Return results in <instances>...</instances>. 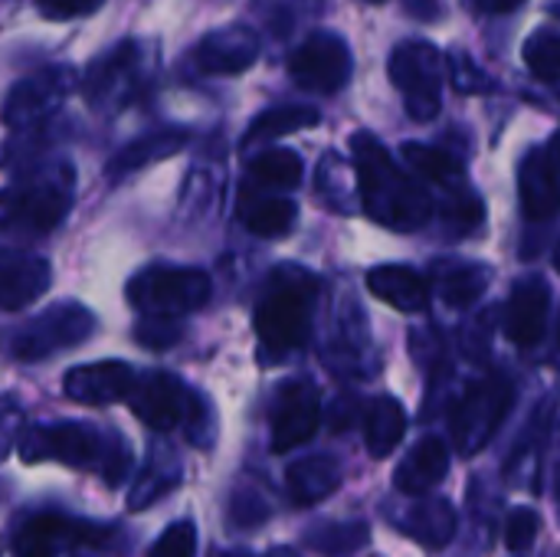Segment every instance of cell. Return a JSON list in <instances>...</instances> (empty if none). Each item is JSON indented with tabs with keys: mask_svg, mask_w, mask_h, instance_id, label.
<instances>
[{
	"mask_svg": "<svg viewBox=\"0 0 560 557\" xmlns=\"http://www.w3.org/2000/svg\"><path fill=\"white\" fill-rule=\"evenodd\" d=\"M322 420V397L312 381H289L272 404V453H289L308 443Z\"/></svg>",
	"mask_w": 560,
	"mask_h": 557,
	"instance_id": "cell-13",
	"label": "cell"
},
{
	"mask_svg": "<svg viewBox=\"0 0 560 557\" xmlns=\"http://www.w3.org/2000/svg\"><path fill=\"white\" fill-rule=\"evenodd\" d=\"M558 515H560V473H558Z\"/></svg>",
	"mask_w": 560,
	"mask_h": 557,
	"instance_id": "cell-46",
	"label": "cell"
},
{
	"mask_svg": "<svg viewBox=\"0 0 560 557\" xmlns=\"http://www.w3.org/2000/svg\"><path fill=\"white\" fill-rule=\"evenodd\" d=\"M551 13H555V16H558V20H560V0H558V3H555V7H551Z\"/></svg>",
	"mask_w": 560,
	"mask_h": 557,
	"instance_id": "cell-44",
	"label": "cell"
},
{
	"mask_svg": "<svg viewBox=\"0 0 560 557\" xmlns=\"http://www.w3.org/2000/svg\"><path fill=\"white\" fill-rule=\"evenodd\" d=\"M289 72L302 89L338 92L351 79V49L335 33H312L289 59Z\"/></svg>",
	"mask_w": 560,
	"mask_h": 557,
	"instance_id": "cell-12",
	"label": "cell"
},
{
	"mask_svg": "<svg viewBox=\"0 0 560 557\" xmlns=\"http://www.w3.org/2000/svg\"><path fill=\"white\" fill-rule=\"evenodd\" d=\"M368 289L397 312H423L430 302V286L420 272L407 266H377L368 272Z\"/></svg>",
	"mask_w": 560,
	"mask_h": 557,
	"instance_id": "cell-22",
	"label": "cell"
},
{
	"mask_svg": "<svg viewBox=\"0 0 560 557\" xmlns=\"http://www.w3.org/2000/svg\"><path fill=\"white\" fill-rule=\"evenodd\" d=\"M390 82L407 102L410 118L430 121L440 112V92H443V56L436 46L423 39L400 43L390 56Z\"/></svg>",
	"mask_w": 560,
	"mask_h": 557,
	"instance_id": "cell-9",
	"label": "cell"
},
{
	"mask_svg": "<svg viewBox=\"0 0 560 557\" xmlns=\"http://www.w3.org/2000/svg\"><path fill=\"white\" fill-rule=\"evenodd\" d=\"M230 512H233V525L240 529H259L269 519V506L256 492H236Z\"/></svg>",
	"mask_w": 560,
	"mask_h": 557,
	"instance_id": "cell-37",
	"label": "cell"
},
{
	"mask_svg": "<svg viewBox=\"0 0 560 557\" xmlns=\"http://www.w3.org/2000/svg\"><path fill=\"white\" fill-rule=\"evenodd\" d=\"M102 532L89 525H75L62 515H36L23 522L13 538L16 557H56L62 545H102Z\"/></svg>",
	"mask_w": 560,
	"mask_h": 557,
	"instance_id": "cell-17",
	"label": "cell"
},
{
	"mask_svg": "<svg viewBox=\"0 0 560 557\" xmlns=\"http://www.w3.org/2000/svg\"><path fill=\"white\" fill-rule=\"evenodd\" d=\"M243 223L256 236H282L295 227L299 207L285 197H259V200H243Z\"/></svg>",
	"mask_w": 560,
	"mask_h": 557,
	"instance_id": "cell-28",
	"label": "cell"
},
{
	"mask_svg": "<svg viewBox=\"0 0 560 557\" xmlns=\"http://www.w3.org/2000/svg\"><path fill=\"white\" fill-rule=\"evenodd\" d=\"M351 154H354L361 204L371 220L390 230H417L427 223L433 210L430 197L397 167V161L387 154L381 141L361 131L351 138Z\"/></svg>",
	"mask_w": 560,
	"mask_h": 557,
	"instance_id": "cell-1",
	"label": "cell"
},
{
	"mask_svg": "<svg viewBox=\"0 0 560 557\" xmlns=\"http://www.w3.org/2000/svg\"><path fill=\"white\" fill-rule=\"evenodd\" d=\"M20 460L23 463H62L72 469H102V476L108 473V483H118L125 466H128V453L121 450V443H108V437L89 423H49V427H30L20 437Z\"/></svg>",
	"mask_w": 560,
	"mask_h": 557,
	"instance_id": "cell-3",
	"label": "cell"
},
{
	"mask_svg": "<svg viewBox=\"0 0 560 557\" xmlns=\"http://www.w3.org/2000/svg\"><path fill=\"white\" fill-rule=\"evenodd\" d=\"M404 161H407L417 174H423V177H430V181H436V184H453V181L459 177L456 161H453L450 154L436 151V148H427V144H404Z\"/></svg>",
	"mask_w": 560,
	"mask_h": 557,
	"instance_id": "cell-33",
	"label": "cell"
},
{
	"mask_svg": "<svg viewBox=\"0 0 560 557\" xmlns=\"http://www.w3.org/2000/svg\"><path fill=\"white\" fill-rule=\"evenodd\" d=\"M446 473H450V446L440 437H427L397 466L394 486L404 496H427L430 489H436L446 479Z\"/></svg>",
	"mask_w": 560,
	"mask_h": 557,
	"instance_id": "cell-21",
	"label": "cell"
},
{
	"mask_svg": "<svg viewBox=\"0 0 560 557\" xmlns=\"http://www.w3.org/2000/svg\"><path fill=\"white\" fill-rule=\"evenodd\" d=\"M52 282V269L43 256L0 246V309L16 312L36 302Z\"/></svg>",
	"mask_w": 560,
	"mask_h": 557,
	"instance_id": "cell-15",
	"label": "cell"
},
{
	"mask_svg": "<svg viewBox=\"0 0 560 557\" xmlns=\"http://www.w3.org/2000/svg\"><path fill=\"white\" fill-rule=\"evenodd\" d=\"M318 121H322V115L315 108H305V105H279V108H269L259 118H253V125L246 128L243 151H249L256 144H266V141H276L282 135H292L299 128H312Z\"/></svg>",
	"mask_w": 560,
	"mask_h": 557,
	"instance_id": "cell-26",
	"label": "cell"
},
{
	"mask_svg": "<svg viewBox=\"0 0 560 557\" xmlns=\"http://www.w3.org/2000/svg\"><path fill=\"white\" fill-rule=\"evenodd\" d=\"M177 479H180V473H177V466H174V456H167L164 463L154 460V463L144 469V476L138 479V486L131 489L128 509H144V506H151L158 496L171 492V489L177 486Z\"/></svg>",
	"mask_w": 560,
	"mask_h": 557,
	"instance_id": "cell-31",
	"label": "cell"
},
{
	"mask_svg": "<svg viewBox=\"0 0 560 557\" xmlns=\"http://www.w3.org/2000/svg\"><path fill=\"white\" fill-rule=\"evenodd\" d=\"M72 167L52 164L0 190V230L13 236H43L56 230L72 207Z\"/></svg>",
	"mask_w": 560,
	"mask_h": 557,
	"instance_id": "cell-4",
	"label": "cell"
},
{
	"mask_svg": "<svg viewBox=\"0 0 560 557\" xmlns=\"http://www.w3.org/2000/svg\"><path fill=\"white\" fill-rule=\"evenodd\" d=\"M102 0H36L39 13L49 20H72L82 13H92Z\"/></svg>",
	"mask_w": 560,
	"mask_h": 557,
	"instance_id": "cell-39",
	"label": "cell"
},
{
	"mask_svg": "<svg viewBox=\"0 0 560 557\" xmlns=\"http://www.w3.org/2000/svg\"><path fill=\"white\" fill-rule=\"evenodd\" d=\"M515 401V391L505 378H482L476 381L456 404L453 410V443L463 456H476L486 450V443L495 437L502 427L509 407Z\"/></svg>",
	"mask_w": 560,
	"mask_h": 557,
	"instance_id": "cell-8",
	"label": "cell"
},
{
	"mask_svg": "<svg viewBox=\"0 0 560 557\" xmlns=\"http://www.w3.org/2000/svg\"><path fill=\"white\" fill-rule=\"evenodd\" d=\"M390 522L423 548H446L456 535V509L446 499H420L390 515Z\"/></svg>",
	"mask_w": 560,
	"mask_h": 557,
	"instance_id": "cell-19",
	"label": "cell"
},
{
	"mask_svg": "<svg viewBox=\"0 0 560 557\" xmlns=\"http://www.w3.org/2000/svg\"><path fill=\"white\" fill-rule=\"evenodd\" d=\"M285 486L295 506H318L341 486V463L335 456H305L289 466Z\"/></svg>",
	"mask_w": 560,
	"mask_h": 557,
	"instance_id": "cell-24",
	"label": "cell"
},
{
	"mask_svg": "<svg viewBox=\"0 0 560 557\" xmlns=\"http://www.w3.org/2000/svg\"><path fill=\"white\" fill-rule=\"evenodd\" d=\"M148 79H151V56L144 43L121 39L85 69L82 95L95 112H121L148 89Z\"/></svg>",
	"mask_w": 560,
	"mask_h": 557,
	"instance_id": "cell-5",
	"label": "cell"
},
{
	"mask_svg": "<svg viewBox=\"0 0 560 557\" xmlns=\"http://www.w3.org/2000/svg\"><path fill=\"white\" fill-rule=\"evenodd\" d=\"M555 266H558V272H560V246H558V253H555Z\"/></svg>",
	"mask_w": 560,
	"mask_h": 557,
	"instance_id": "cell-45",
	"label": "cell"
},
{
	"mask_svg": "<svg viewBox=\"0 0 560 557\" xmlns=\"http://www.w3.org/2000/svg\"><path fill=\"white\" fill-rule=\"evenodd\" d=\"M518 200L528 220H551L560 210L558 164L548 154H528L518 167Z\"/></svg>",
	"mask_w": 560,
	"mask_h": 557,
	"instance_id": "cell-20",
	"label": "cell"
},
{
	"mask_svg": "<svg viewBox=\"0 0 560 557\" xmlns=\"http://www.w3.org/2000/svg\"><path fill=\"white\" fill-rule=\"evenodd\" d=\"M368 538H371V532L364 522H325L305 535V542L325 557L354 555L358 548L368 545Z\"/></svg>",
	"mask_w": 560,
	"mask_h": 557,
	"instance_id": "cell-30",
	"label": "cell"
},
{
	"mask_svg": "<svg viewBox=\"0 0 560 557\" xmlns=\"http://www.w3.org/2000/svg\"><path fill=\"white\" fill-rule=\"evenodd\" d=\"M525 0H476V7L479 10H486V13H512V10H518Z\"/></svg>",
	"mask_w": 560,
	"mask_h": 557,
	"instance_id": "cell-40",
	"label": "cell"
},
{
	"mask_svg": "<svg viewBox=\"0 0 560 557\" xmlns=\"http://www.w3.org/2000/svg\"><path fill=\"white\" fill-rule=\"evenodd\" d=\"M259 56V36L249 26H223L207 33L197 49L194 62L207 76H236L246 72Z\"/></svg>",
	"mask_w": 560,
	"mask_h": 557,
	"instance_id": "cell-16",
	"label": "cell"
},
{
	"mask_svg": "<svg viewBox=\"0 0 560 557\" xmlns=\"http://www.w3.org/2000/svg\"><path fill=\"white\" fill-rule=\"evenodd\" d=\"M446 220H450L453 230L466 233V230L479 227V220H482V204L472 200V197H453V200L446 204Z\"/></svg>",
	"mask_w": 560,
	"mask_h": 557,
	"instance_id": "cell-38",
	"label": "cell"
},
{
	"mask_svg": "<svg viewBox=\"0 0 560 557\" xmlns=\"http://www.w3.org/2000/svg\"><path fill=\"white\" fill-rule=\"evenodd\" d=\"M489 286V269L479 263H446L436 269V292L446 305L466 309L472 305Z\"/></svg>",
	"mask_w": 560,
	"mask_h": 557,
	"instance_id": "cell-27",
	"label": "cell"
},
{
	"mask_svg": "<svg viewBox=\"0 0 560 557\" xmlns=\"http://www.w3.org/2000/svg\"><path fill=\"white\" fill-rule=\"evenodd\" d=\"M371 3H381V0H371Z\"/></svg>",
	"mask_w": 560,
	"mask_h": 557,
	"instance_id": "cell-47",
	"label": "cell"
},
{
	"mask_svg": "<svg viewBox=\"0 0 560 557\" xmlns=\"http://www.w3.org/2000/svg\"><path fill=\"white\" fill-rule=\"evenodd\" d=\"M404 3H407V10H410L413 16H420V20L436 16V0H404Z\"/></svg>",
	"mask_w": 560,
	"mask_h": 557,
	"instance_id": "cell-41",
	"label": "cell"
},
{
	"mask_svg": "<svg viewBox=\"0 0 560 557\" xmlns=\"http://www.w3.org/2000/svg\"><path fill=\"white\" fill-rule=\"evenodd\" d=\"M79 85V76L69 66H46L26 79H20L7 102H3V121L10 128H33L46 121Z\"/></svg>",
	"mask_w": 560,
	"mask_h": 557,
	"instance_id": "cell-10",
	"label": "cell"
},
{
	"mask_svg": "<svg viewBox=\"0 0 560 557\" xmlns=\"http://www.w3.org/2000/svg\"><path fill=\"white\" fill-rule=\"evenodd\" d=\"M213 295L210 276L200 269H177V266H148L128 282V302L141 315H167L184 318L203 309Z\"/></svg>",
	"mask_w": 560,
	"mask_h": 557,
	"instance_id": "cell-6",
	"label": "cell"
},
{
	"mask_svg": "<svg viewBox=\"0 0 560 557\" xmlns=\"http://www.w3.org/2000/svg\"><path fill=\"white\" fill-rule=\"evenodd\" d=\"M197 555V529L194 522H174L148 557H194Z\"/></svg>",
	"mask_w": 560,
	"mask_h": 557,
	"instance_id": "cell-36",
	"label": "cell"
},
{
	"mask_svg": "<svg viewBox=\"0 0 560 557\" xmlns=\"http://www.w3.org/2000/svg\"><path fill=\"white\" fill-rule=\"evenodd\" d=\"M551 161L560 167V131L551 138Z\"/></svg>",
	"mask_w": 560,
	"mask_h": 557,
	"instance_id": "cell-42",
	"label": "cell"
},
{
	"mask_svg": "<svg viewBox=\"0 0 560 557\" xmlns=\"http://www.w3.org/2000/svg\"><path fill=\"white\" fill-rule=\"evenodd\" d=\"M404 433H407V414H404L400 401L377 397L368 407V414H364V443H368V453L374 460L390 456L400 446Z\"/></svg>",
	"mask_w": 560,
	"mask_h": 557,
	"instance_id": "cell-25",
	"label": "cell"
},
{
	"mask_svg": "<svg viewBox=\"0 0 560 557\" xmlns=\"http://www.w3.org/2000/svg\"><path fill=\"white\" fill-rule=\"evenodd\" d=\"M525 62L528 69L545 79V82H558L560 79V33L555 30H541L525 43Z\"/></svg>",
	"mask_w": 560,
	"mask_h": 557,
	"instance_id": "cell-32",
	"label": "cell"
},
{
	"mask_svg": "<svg viewBox=\"0 0 560 557\" xmlns=\"http://www.w3.org/2000/svg\"><path fill=\"white\" fill-rule=\"evenodd\" d=\"M302 181V158L289 148H269L249 161V177L246 184H262V187H295Z\"/></svg>",
	"mask_w": 560,
	"mask_h": 557,
	"instance_id": "cell-29",
	"label": "cell"
},
{
	"mask_svg": "<svg viewBox=\"0 0 560 557\" xmlns=\"http://www.w3.org/2000/svg\"><path fill=\"white\" fill-rule=\"evenodd\" d=\"M548 305H551L548 282L538 276L522 279L512 289V299L505 305V335L522 348L538 345L545 335V325H548Z\"/></svg>",
	"mask_w": 560,
	"mask_h": 557,
	"instance_id": "cell-18",
	"label": "cell"
},
{
	"mask_svg": "<svg viewBox=\"0 0 560 557\" xmlns=\"http://www.w3.org/2000/svg\"><path fill=\"white\" fill-rule=\"evenodd\" d=\"M315 289H318L315 276H308L299 266H279L269 276L253 322L269 361H279L308 341Z\"/></svg>",
	"mask_w": 560,
	"mask_h": 557,
	"instance_id": "cell-2",
	"label": "cell"
},
{
	"mask_svg": "<svg viewBox=\"0 0 560 557\" xmlns=\"http://www.w3.org/2000/svg\"><path fill=\"white\" fill-rule=\"evenodd\" d=\"M538 529H541L538 512L528 509V506H518V509L509 512V522H505V545H509L512 552H528L532 542H535V535H538Z\"/></svg>",
	"mask_w": 560,
	"mask_h": 557,
	"instance_id": "cell-35",
	"label": "cell"
},
{
	"mask_svg": "<svg viewBox=\"0 0 560 557\" xmlns=\"http://www.w3.org/2000/svg\"><path fill=\"white\" fill-rule=\"evenodd\" d=\"M135 368L125 361H98V364H79L62 378V391L69 401L85 407H108L118 401H128L135 387Z\"/></svg>",
	"mask_w": 560,
	"mask_h": 557,
	"instance_id": "cell-14",
	"label": "cell"
},
{
	"mask_svg": "<svg viewBox=\"0 0 560 557\" xmlns=\"http://www.w3.org/2000/svg\"><path fill=\"white\" fill-rule=\"evenodd\" d=\"M184 328H180V318H167V315H141L138 328H135V338L138 345L151 348V351H167L180 341Z\"/></svg>",
	"mask_w": 560,
	"mask_h": 557,
	"instance_id": "cell-34",
	"label": "cell"
},
{
	"mask_svg": "<svg viewBox=\"0 0 560 557\" xmlns=\"http://www.w3.org/2000/svg\"><path fill=\"white\" fill-rule=\"evenodd\" d=\"M240 557H243V555H240ZM266 557H299V555H295V552H289V548H276V552H269Z\"/></svg>",
	"mask_w": 560,
	"mask_h": 557,
	"instance_id": "cell-43",
	"label": "cell"
},
{
	"mask_svg": "<svg viewBox=\"0 0 560 557\" xmlns=\"http://www.w3.org/2000/svg\"><path fill=\"white\" fill-rule=\"evenodd\" d=\"M128 404H131V414L144 427H151L158 433H167V430L187 423V417H190V410L197 404V394L190 387H184L174 374L151 371V374L135 378Z\"/></svg>",
	"mask_w": 560,
	"mask_h": 557,
	"instance_id": "cell-11",
	"label": "cell"
},
{
	"mask_svg": "<svg viewBox=\"0 0 560 557\" xmlns=\"http://www.w3.org/2000/svg\"><path fill=\"white\" fill-rule=\"evenodd\" d=\"M187 138H190L187 128H158V131H148L144 138L125 144V148L108 161V181H121V177H128V174H135V171H141V167L161 161V158L177 154V151L187 144Z\"/></svg>",
	"mask_w": 560,
	"mask_h": 557,
	"instance_id": "cell-23",
	"label": "cell"
},
{
	"mask_svg": "<svg viewBox=\"0 0 560 557\" xmlns=\"http://www.w3.org/2000/svg\"><path fill=\"white\" fill-rule=\"evenodd\" d=\"M95 332V315L79 305V302H56L36 318H30L13 338H10V355L16 361H43L59 351H69L92 338Z\"/></svg>",
	"mask_w": 560,
	"mask_h": 557,
	"instance_id": "cell-7",
	"label": "cell"
}]
</instances>
